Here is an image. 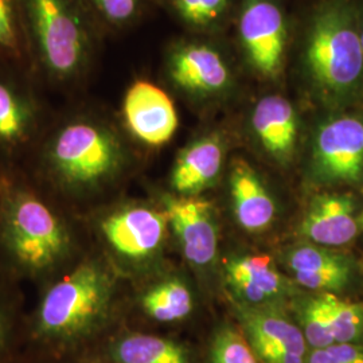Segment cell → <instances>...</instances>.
Wrapping results in <instances>:
<instances>
[{
  "label": "cell",
  "instance_id": "obj_2",
  "mask_svg": "<svg viewBox=\"0 0 363 363\" xmlns=\"http://www.w3.org/2000/svg\"><path fill=\"white\" fill-rule=\"evenodd\" d=\"M124 281L91 247L67 272L37 289L27 310L23 355L86 357L124 325Z\"/></svg>",
  "mask_w": 363,
  "mask_h": 363
},
{
  "label": "cell",
  "instance_id": "obj_16",
  "mask_svg": "<svg viewBox=\"0 0 363 363\" xmlns=\"http://www.w3.org/2000/svg\"><path fill=\"white\" fill-rule=\"evenodd\" d=\"M120 123L133 143L160 148L177 133L179 117L169 93L150 79L138 78L124 93Z\"/></svg>",
  "mask_w": 363,
  "mask_h": 363
},
{
  "label": "cell",
  "instance_id": "obj_24",
  "mask_svg": "<svg viewBox=\"0 0 363 363\" xmlns=\"http://www.w3.org/2000/svg\"><path fill=\"white\" fill-rule=\"evenodd\" d=\"M0 61L31 72L22 0H0Z\"/></svg>",
  "mask_w": 363,
  "mask_h": 363
},
{
  "label": "cell",
  "instance_id": "obj_5",
  "mask_svg": "<svg viewBox=\"0 0 363 363\" xmlns=\"http://www.w3.org/2000/svg\"><path fill=\"white\" fill-rule=\"evenodd\" d=\"M301 73L327 112L363 105L361 11L347 0H325L311 15L301 48Z\"/></svg>",
  "mask_w": 363,
  "mask_h": 363
},
{
  "label": "cell",
  "instance_id": "obj_30",
  "mask_svg": "<svg viewBox=\"0 0 363 363\" xmlns=\"http://www.w3.org/2000/svg\"><path fill=\"white\" fill-rule=\"evenodd\" d=\"M359 259V279H361V292H363V255Z\"/></svg>",
  "mask_w": 363,
  "mask_h": 363
},
{
  "label": "cell",
  "instance_id": "obj_12",
  "mask_svg": "<svg viewBox=\"0 0 363 363\" xmlns=\"http://www.w3.org/2000/svg\"><path fill=\"white\" fill-rule=\"evenodd\" d=\"M238 38L249 67L262 79L280 77L286 66L288 26L276 0H241Z\"/></svg>",
  "mask_w": 363,
  "mask_h": 363
},
{
  "label": "cell",
  "instance_id": "obj_17",
  "mask_svg": "<svg viewBox=\"0 0 363 363\" xmlns=\"http://www.w3.org/2000/svg\"><path fill=\"white\" fill-rule=\"evenodd\" d=\"M361 195L354 190H323L313 194L298 225L303 241L346 249L362 237Z\"/></svg>",
  "mask_w": 363,
  "mask_h": 363
},
{
  "label": "cell",
  "instance_id": "obj_13",
  "mask_svg": "<svg viewBox=\"0 0 363 363\" xmlns=\"http://www.w3.org/2000/svg\"><path fill=\"white\" fill-rule=\"evenodd\" d=\"M281 264L288 277L304 292L350 296L352 291H361L359 259L346 249L301 241L286 247Z\"/></svg>",
  "mask_w": 363,
  "mask_h": 363
},
{
  "label": "cell",
  "instance_id": "obj_15",
  "mask_svg": "<svg viewBox=\"0 0 363 363\" xmlns=\"http://www.w3.org/2000/svg\"><path fill=\"white\" fill-rule=\"evenodd\" d=\"M238 330L261 363H306L310 346L286 307L233 304Z\"/></svg>",
  "mask_w": 363,
  "mask_h": 363
},
{
  "label": "cell",
  "instance_id": "obj_26",
  "mask_svg": "<svg viewBox=\"0 0 363 363\" xmlns=\"http://www.w3.org/2000/svg\"><path fill=\"white\" fill-rule=\"evenodd\" d=\"M167 3L179 21L198 30L220 26L230 10V0H167Z\"/></svg>",
  "mask_w": 363,
  "mask_h": 363
},
{
  "label": "cell",
  "instance_id": "obj_31",
  "mask_svg": "<svg viewBox=\"0 0 363 363\" xmlns=\"http://www.w3.org/2000/svg\"><path fill=\"white\" fill-rule=\"evenodd\" d=\"M359 195H361V202H362V208H361V229H362V237H363V181L361 184V189H359Z\"/></svg>",
  "mask_w": 363,
  "mask_h": 363
},
{
  "label": "cell",
  "instance_id": "obj_18",
  "mask_svg": "<svg viewBox=\"0 0 363 363\" xmlns=\"http://www.w3.org/2000/svg\"><path fill=\"white\" fill-rule=\"evenodd\" d=\"M133 291L124 296V313L130 310L148 325H174L187 320L194 310L193 291L178 273L166 265L139 280L130 281Z\"/></svg>",
  "mask_w": 363,
  "mask_h": 363
},
{
  "label": "cell",
  "instance_id": "obj_7",
  "mask_svg": "<svg viewBox=\"0 0 363 363\" xmlns=\"http://www.w3.org/2000/svg\"><path fill=\"white\" fill-rule=\"evenodd\" d=\"M43 88L25 67L0 61V175L22 172L54 109Z\"/></svg>",
  "mask_w": 363,
  "mask_h": 363
},
{
  "label": "cell",
  "instance_id": "obj_9",
  "mask_svg": "<svg viewBox=\"0 0 363 363\" xmlns=\"http://www.w3.org/2000/svg\"><path fill=\"white\" fill-rule=\"evenodd\" d=\"M164 76L183 94L198 100L218 99L232 91L234 73L226 57L214 45L184 39L164 54Z\"/></svg>",
  "mask_w": 363,
  "mask_h": 363
},
{
  "label": "cell",
  "instance_id": "obj_22",
  "mask_svg": "<svg viewBox=\"0 0 363 363\" xmlns=\"http://www.w3.org/2000/svg\"><path fill=\"white\" fill-rule=\"evenodd\" d=\"M234 220L247 233H264L276 220L277 206L261 175L245 159H234L229 175Z\"/></svg>",
  "mask_w": 363,
  "mask_h": 363
},
{
  "label": "cell",
  "instance_id": "obj_11",
  "mask_svg": "<svg viewBox=\"0 0 363 363\" xmlns=\"http://www.w3.org/2000/svg\"><path fill=\"white\" fill-rule=\"evenodd\" d=\"M152 199L163 208L182 256L196 271L213 268L218 256L220 229L213 205L201 195L181 196L155 191Z\"/></svg>",
  "mask_w": 363,
  "mask_h": 363
},
{
  "label": "cell",
  "instance_id": "obj_10",
  "mask_svg": "<svg viewBox=\"0 0 363 363\" xmlns=\"http://www.w3.org/2000/svg\"><path fill=\"white\" fill-rule=\"evenodd\" d=\"M310 349L363 342V300L301 292L288 307Z\"/></svg>",
  "mask_w": 363,
  "mask_h": 363
},
{
  "label": "cell",
  "instance_id": "obj_33",
  "mask_svg": "<svg viewBox=\"0 0 363 363\" xmlns=\"http://www.w3.org/2000/svg\"><path fill=\"white\" fill-rule=\"evenodd\" d=\"M361 40H362L363 49V11H361Z\"/></svg>",
  "mask_w": 363,
  "mask_h": 363
},
{
  "label": "cell",
  "instance_id": "obj_29",
  "mask_svg": "<svg viewBox=\"0 0 363 363\" xmlns=\"http://www.w3.org/2000/svg\"><path fill=\"white\" fill-rule=\"evenodd\" d=\"M19 363H101L85 358V357H76V358H42V357H26L22 355Z\"/></svg>",
  "mask_w": 363,
  "mask_h": 363
},
{
  "label": "cell",
  "instance_id": "obj_25",
  "mask_svg": "<svg viewBox=\"0 0 363 363\" xmlns=\"http://www.w3.org/2000/svg\"><path fill=\"white\" fill-rule=\"evenodd\" d=\"M101 31L132 26L143 13L144 0H81Z\"/></svg>",
  "mask_w": 363,
  "mask_h": 363
},
{
  "label": "cell",
  "instance_id": "obj_23",
  "mask_svg": "<svg viewBox=\"0 0 363 363\" xmlns=\"http://www.w3.org/2000/svg\"><path fill=\"white\" fill-rule=\"evenodd\" d=\"M25 303L22 286L0 276V363H19L23 355Z\"/></svg>",
  "mask_w": 363,
  "mask_h": 363
},
{
  "label": "cell",
  "instance_id": "obj_28",
  "mask_svg": "<svg viewBox=\"0 0 363 363\" xmlns=\"http://www.w3.org/2000/svg\"><path fill=\"white\" fill-rule=\"evenodd\" d=\"M306 363H363V342L313 349L310 350Z\"/></svg>",
  "mask_w": 363,
  "mask_h": 363
},
{
  "label": "cell",
  "instance_id": "obj_19",
  "mask_svg": "<svg viewBox=\"0 0 363 363\" xmlns=\"http://www.w3.org/2000/svg\"><path fill=\"white\" fill-rule=\"evenodd\" d=\"M256 143L272 163L288 169L296 160L300 120L295 105L283 94H265L259 99L249 117Z\"/></svg>",
  "mask_w": 363,
  "mask_h": 363
},
{
  "label": "cell",
  "instance_id": "obj_20",
  "mask_svg": "<svg viewBox=\"0 0 363 363\" xmlns=\"http://www.w3.org/2000/svg\"><path fill=\"white\" fill-rule=\"evenodd\" d=\"M101 363H193L177 339L148 330L120 325L85 357Z\"/></svg>",
  "mask_w": 363,
  "mask_h": 363
},
{
  "label": "cell",
  "instance_id": "obj_27",
  "mask_svg": "<svg viewBox=\"0 0 363 363\" xmlns=\"http://www.w3.org/2000/svg\"><path fill=\"white\" fill-rule=\"evenodd\" d=\"M208 363H261L238 327L225 323L211 337Z\"/></svg>",
  "mask_w": 363,
  "mask_h": 363
},
{
  "label": "cell",
  "instance_id": "obj_32",
  "mask_svg": "<svg viewBox=\"0 0 363 363\" xmlns=\"http://www.w3.org/2000/svg\"><path fill=\"white\" fill-rule=\"evenodd\" d=\"M4 186H6V177L0 175V201L3 196V191H4Z\"/></svg>",
  "mask_w": 363,
  "mask_h": 363
},
{
  "label": "cell",
  "instance_id": "obj_14",
  "mask_svg": "<svg viewBox=\"0 0 363 363\" xmlns=\"http://www.w3.org/2000/svg\"><path fill=\"white\" fill-rule=\"evenodd\" d=\"M223 283L233 304L242 307H289L303 291L272 256L264 253L233 255L223 262Z\"/></svg>",
  "mask_w": 363,
  "mask_h": 363
},
{
  "label": "cell",
  "instance_id": "obj_3",
  "mask_svg": "<svg viewBox=\"0 0 363 363\" xmlns=\"http://www.w3.org/2000/svg\"><path fill=\"white\" fill-rule=\"evenodd\" d=\"M91 249L81 216L25 175L7 178L0 201V276L35 289L74 267Z\"/></svg>",
  "mask_w": 363,
  "mask_h": 363
},
{
  "label": "cell",
  "instance_id": "obj_4",
  "mask_svg": "<svg viewBox=\"0 0 363 363\" xmlns=\"http://www.w3.org/2000/svg\"><path fill=\"white\" fill-rule=\"evenodd\" d=\"M30 67L43 89L77 94L96 64L101 30L81 0H22Z\"/></svg>",
  "mask_w": 363,
  "mask_h": 363
},
{
  "label": "cell",
  "instance_id": "obj_21",
  "mask_svg": "<svg viewBox=\"0 0 363 363\" xmlns=\"http://www.w3.org/2000/svg\"><path fill=\"white\" fill-rule=\"evenodd\" d=\"M226 154L220 132H208L186 144L174 160L169 191L181 196H196L220 178Z\"/></svg>",
  "mask_w": 363,
  "mask_h": 363
},
{
  "label": "cell",
  "instance_id": "obj_8",
  "mask_svg": "<svg viewBox=\"0 0 363 363\" xmlns=\"http://www.w3.org/2000/svg\"><path fill=\"white\" fill-rule=\"evenodd\" d=\"M306 183L316 191L359 190L363 181V105L327 112L311 132Z\"/></svg>",
  "mask_w": 363,
  "mask_h": 363
},
{
  "label": "cell",
  "instance_id": "obj_6",
  "mask_svg": "<svg viewBox=\"0 0 363 363\" xmlns=\"http://www.w3.org/2000/svg\"><path fill=\"white\" fill-rule=\"evenodd\" d=\"M91 247L125 281L164 267L169 220L152 198H116L82 217Z\"/></svg>",
  "mask_w": 363,
  "mask_h": 363
},
{
  "label": "cell",
  "instance_id": "obj_1",
  "mask_svg": "<svg viewBox=\"0 0 363 363\" xmlns=\"http://www.w3.org/2000/svg\"><path fill=\"white\" fill-rule=\"evenodd\" d=\"M132 143L121 123L76 99L54 111L21 174L84 217L116 199L138 163Z\"/></svg>",
  "mask_w": 363,
  "mask_h": 363
}]
</instances>
